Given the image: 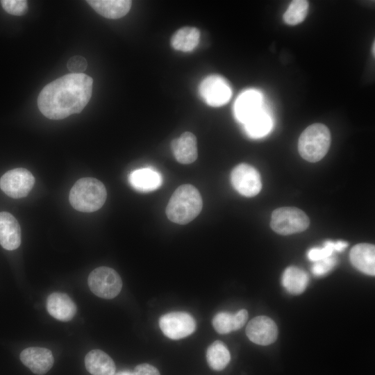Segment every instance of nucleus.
Wrapping results in <instances>:
<instances>
[{"mask_svg":"<svg viewBox=\"0 0 375 375\" xmlns=\"http://www.w3.org/2000/svg\"><path fill=\"white\" fill-rule=\"evenodd\" d=\"M93 79L85 74H68L46 85L38 97V106L46 117L62 119L81 112L89 102Z\"/></svg>","mask_w":375,"mask_h":375,"instance_id":"obj_1","label":"nucleus"},{"mask_svg":"<svg viewBox=\"0 0 375 375\" xmlns=\"http://www.w3.org/2000/svg\"><path fill=\"white\" fill-rule=\"evenodd\" d=\"M203 201L198 190L193 185L179 186L173 193L166 207L168 219L178 224H186L201 211Z\"/></svg>","mask_w":375,"mask_h":375,"instance_id":"obj_2","label":"nucleus"},{"mask_svg":"<svg viewBox=\"0 0 375 375\" xmlns=\"http://www.w3.org/2000/svg\"><path fill=\"white\" fill-rule=\"evenodd\" d=\"M107 197L104 185L99 180L86 177L78 179L69 192V202L76 210L92 212L101 208Z\"/></svg>","mask_w":375,"mask_h":375,"instance_id":"obj_3","label":"nucleus"},{"mask_svg":"<svg viewBox=\"0 0 375 375\" xmlns=\"http://www.w3.org/2000/svg\"><path fill=\"white\" fill-rule=\"evenodd\" d=\"M331 144V133L322 124H313L301 134L298 149L306 160L316 162L326 154Z\"/></svg>","mask_w":375,"mask_h":375,"instance_id":"obj_4","label":"nucleus"},{"mask_svg":"<svg viewBox=\"0 0 375 375\" xmlns=\"http://www.w3.org/2000/svg\"><path fill=\"white\" fill-rule=\"evenodd\" d=\"M310 224L306 214L294 207H283L274 210L271 228L280 235H287L305 231Z\"/></svg>","mask_w":375,"mask_h":375,"instance_id":"obj_5","label":"nucleus"},{"mask_svg":"<svg viewBox=\"0 0 375 375\" xmlns=\"http://www.w3.org/2000/svg\"><path fill=\"white\" fill-rule=\"evenodd\" d=\"M88 283L90 290L97 297L110 299L117 296L122 288L119 274L108 267H99L90 274Z\"/></svg>","mask_w":375,"mask_h":375,"instance_id":"obj_6","label":"nucleus"},{"mask_svg":"<svg viewBox=\"0 0 375 375\" xmlns=\"http://www.w3.org/2000/svg\"><path fill=\"white\" fill-rule=\"evenodd\" d=\"M35 183V178L26 169L16 168L6 172L0 178V188L8 196L18 199L26 197Z\"/></svg>","mask_w":375,"mask_h":375,"instance_id":"obj_7","label":"nucleus"},{"mask_svg":"<svg viewBox=\"0 0 375 375\" xmlns=\"http://www.w3.org/2000/svg\"><path fill=\"white\" fill-rule=\"evenodd\" d=\"M159 326L165 336L172 340H179L194 331L196 322L188 312H171L160 317Z\"/></svg>","mask_w":375,"mask_h":375,"instance_id":"obj_8","label":"nucleus"},{"mask_svg":"<svg viewBox=\"0 0 375 375\" xmlns=\"http://www.w3.org/2000/svg\"><path fill=\"white\" fill-rule=\"evenodd\" d=\"M231 181L234 189L247 197L257 195L262 188L259 172L246 163L239 164L233 168L231 174Z\"/></svg>","mask_w":375,"mask_h":375,"instance_id":"obj_9","label":"nucleus"},{"mask_svg":"<svg viewBox=\"0 0 375 375\" xmlns=\"http://www.w3.org/2000/svg\"><path fill=\"white\" fill-rule=\"evenodd\" d=\"M199 94L205 102L212 107L226 103L231 97V88L225 78L218 75L205 78L199 85Z\"/></svg>","mask_w":375,"mask_h":375,"instance_id":"obj_10","label":"nucleus"},{"mask_svg":"<svg viewBox=\"0 0 375 375\" xmlns=\"http://www.w3.org/2000/svg\"><path fill=\"white\" fill-rule=\"evenodd\" d=\"M245 331L252 342L263 346L272 344L278 336L276 324L271 318L264 315L253 318L248 323Z\"/></svg>","mask_w":375,"mask_h":375,"instance_id":"obj_11","label":"nucleus"},{"mask_svg":"<svg viewBox=\"0 0 375 375\" xmlns=\"http://www.w3.org/2000/svg\"><path fill=\"white\" fill-rule=\"evenodd\" d=\"M22 363L35 374H45L53 365L51 351L46 348L28 347L20 353Z\"/></svg>","mask_w":375,"mask_h":375,"instance_id":"obj_12","label":"nucleus"},{"mask_svg":"<svg viewBox=\"0 0 375 375\" xmlns=\"http://www.w3.org/2000/svg\"><path fill=\"white\" fill-rule=\"evenodd\" d=\"M261 94L255 90L242 92L234 105V113L237 119L244 124L255 114L262 110Z\"/></svg>","mask_w":375,"mask_h":375,"instance_id":"obj_13","label":"nucleus"},{"mask_svg":"<svg viewBox=\"0 0 375 375\" xmlns=\"http://www.w3.org/2000/svg\"><path fill=\"white\" fill-rule=\"evenodd\" d=\"M21 244V229L16 218L9 212H0V244L6 250H15Z\"/></svg>","mask_w":375,"mask_h":375,"instance_id":"obj_14","label":"nucleus"},{"mask_svg":"<svg viewBox=\"0 0 375 375\" xmlns=\"http://www.w3.org/2000/svg\"><path fill=\"white\" fill-rule=\"evenodd\" d=\"M47 310L56 319L70 321L76 312V306L65 293L53 292L47 299Z\"/></svg>","mask_w":375,"mask_h":375,"instance_id":"obj_15","label":"nucleus"},{"mask_svg":"<svg viewBox=\"0 0 375 375\" xmlns=\"http://www.w3.org/2000/svg\"><path fill=\"white\" fill-rule=\"evenodd\" d=\"M352 265L361 272L375 275V247L368 243H360L352 247L349 255Z\"/></svg>","mask_w":375,"mask_h":375,"instance_id":"obj_16","label":"nucleus"},{"mask_svg":"<svg viewBox=\"0 0 375 375\" xmlns=\"http://www.w3.org/2000/svg\"><path fill=\"white\" fill-rule=\"evenodd\" d=\"M171 147L175 158L180 163L190 164L197 158V138L190 132H185L173 140Z\"/></svg>","mask_w":375,"mask_h":375,"instance_id":"obj_17","label":"nucleus"},{"mask_svg":"<svg viewBox=\"0 0 375 375\" xmlns=\"http://www.w3.org/2000/svg\"><path fill=\"white\" fill-rule=\"evenodd\" d=\"M128 179L131 186L142 192L156 190L162 182L161 174L150 167L135 169L130 174Z\"/></svg>","mask_w":375,"mask_h":375,"instance_id":"obj_18","label":"nucleus"},{"mask_svg":"<svg viewBox=\"0 0 375 375\" xmlns=\"http://www.w3.org/2000/svg\"><path fill=\"white\" fill-rule=\"evenodd\" d=\"M247 319L248 312L245 309H242L234 314L228 312H219L214 316L212 323L217 333L226 334L241 328Z\"/></svg>","mask_w":375,"mask_h":375,"instance_id":"obj_19","label":"nucleus"},{"mask_svg":"<svg viewBox=\"0 0 375 375\" xmlns=\"http://www.w3.org/2000/svg\"><path fill=\"white\" fill-rule=\"evenodd\" d=\"M85 365L92 375H114L116 369L112 359L99 349L92 350L86 354Z\"/></svg>","mask_w":375,"mask_h":375,"instance_id":"obj_20","label":"nucleus"},{"mask_svg":"<svg viewBox=\"0 0 375 375\" xmlns=\"http://www.w3.org/2000/svg\"><path fill=\"white\" fill-rule=\"evenodd\" d=\"M87 2L101 16L119 19L125 16L131 7L129 0H88Z\"/></svg>","mask_w":375,"mask_h":375,"instance_id":"obj_21","label":"nucleus"},{"mask_svg":"<svg viewBox=\"0 0 375 375\" xmlns=\"http://www.w3.org/2000/svg\"><path fill=\"white\" fill-rule=\"evenodd\" d=\"M282 285L292 294H301L306 290L309 277L303 269L291 266L287 267L282 276Z\"/></svg>","mask_w":375,"mask_h":375,"instance_id":"obj_22","label":"nucleus"},{"mask_svg":"<svg viewBox=\"0 0 375 375\" xmlns=\"http://www.w3.org/2000/svg\"><path fill=\"white\" fill-rule=\"evenodd\" d=\"M243 124L246 133L250 138H260L270 132L273 122L270 115L262 109Z\"/></svg>","mask_w":375,"mask_h":375,"instance_id":"obj_23","label":"nucleus"},{"mask_svg":"<svg viewBox=\"0 0 375 375\" xmlns=\"http://www.w3.org/2000/svg\"><path fill=\"white\" fill-rule=\"evenodd\" d=\"M199 31L195 27L185 26L178 29L171 39L172 47L183 52L191 51L199 44Z\"/></svg>","mask_w":375,"mask_h":375,"instance_id":"obj_24","label":"nucleus"},{"mask_svg":"<svg viewBox=\"0 0 375 375\" xmlns=\"http://www.w3.org/2000/svg\"><path fill=\"white\" fill-rule=\"evenodd\" d=\"M206 359L208 365L214 370L224 369L231 360L230 352L226 346L221 341L212 342L206 351Z\"/></svg>","mask_w":375,"mask_h":375,"instance_id":"obj_25","label":"nucleus"},{"mask_svg":"<svg viewBox=\"0 0 375 375\" xmlns=\"http://www.w3.org/2000/svg\"><path fill=\"white\" fill-rule=\"evenodd\" d=\"M308 2L305 0L292 1L283 15L284 22L289 25H297L306 18Z\"/></svg>","mask_w":375,"mask_h":375,"instance_id":"obj_26","label":"nucleus"},{"mask_svg":"<svg viewBox=\"0 0 375 375\" xmlns=\"http://www.w3.org/2000/svg\"><path fill=\"white\" fill-rule=\"evenodd\" d=\"M334 251L335 242L327 240L322 247L311 248L307 253V257L310 260L316 262L331 256Z\"/></svg>","mask_w":375,"mask_h":375,"instance_id":"obj_27","label":"nucleus"},{"mask_svg":"<svg viewBox=\"0 0 375 375\" xmlns=\"http://www.w3.org/2000/svg\"><path fill=\"white\" fill-rule=\"evenodd\" d=\"M337 258L332 255L326 258L314 262L311 267L312 273L316 276H321L331 271L337 264Z\"/></svg>","mask_w":375,"mask_h":375,"instance_id":"obj_28","label":"nucleus"},{"mask_svg":"<svg viewBox=\"0 0 375 375\" xmlns=\"http://www.w3.org/2000/svg\"><path fill=\"white\" fill-rule=\"evenodd\" d=\"M1 4L6 12L15 16L23 15L28 10L27 1L24 0H2Z\"/></svg>","mask_w":375,"mask_h":375,"instance_id":"obj_29","label":"nucleus"},{"mask_svg":"<svg viewBox=\"0 0 375 375\" xmlns=\"http://www.w3.org/2000/svg\"><path fill=\"white\" fill-rule=\"evenodd\" d=\"M87 61L81 56H74L67 61V69L72 74H83L87 68Z\"/></svg>","mask_w":375,"mask_h":375,"instance_id":"obj_30","label":"nucleus"},{"mask_svg":"<svg viewBox=\"0 0 375 375\" xmlns=\"http://www.w3.org/2000/svg\"><path fill=\"white\" fill-rule=\"evenodd\" d=\"M132 375H160L159 371L154 366L143 363L136 366Z\"/></svg>","mask_w":375,"mask_h":375,"instance_id":"obj_31","label":"nucleus"},{"mask_svg":"<svg viewBox=\"0 0 375 375\" xmlns=\"http://www.w3.org/2000/svg\"><path fill=\"white\" fill-rule=\"evenodd\" d=\"M348 247V242L345 241H336L335 242V251L341 252Z\"/></svg>","mask_w":375,"mask_h":375,"instance_id":"obj_32","label":"nucleus"},{"mask_svg":"<svg viewBox=\"0 0 375 375\" xmlns=\"http://www.w3.org/2000/svg\"><path fill=\"white\" fill-rule=\"evenodd\" d=\"M115 375H132V373H131L128 371H123V372H119L118 374Z\"/></svg>","mask_w":375,"mask_h":375,"instance_id":"obj_33","label":"nucleus"},{"mask_svg":"<svg viewBox=\"0 0 375 375\" xmlns=\"http://www.w3.org/2000/svg\"><path fill=\"white\" fill-rule=\"evenodd\" d=\"M373 54L374 55V42L373 43Z\"/></svg>","mask_w":375,"mask_h":375,"instance_id":"obj_34","label":"nucleus"}]
</instances>
